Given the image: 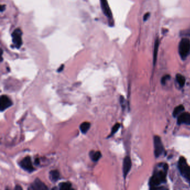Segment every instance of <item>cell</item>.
<instances>
[{
  "mask_svg": "<svg viewBox=\"0 0 190 190\" xmlns=\"http://www.w3.org/2000/svg\"><path fill=\"white\" fill-rule=\"evenodd\" d=\"M178 52L182 60L186 59L190 53V40L188 38H183L180 41L178 46Z\"/></svg>",
  "mask_w": 190,
  "mask_h": 190,
  "instance_id": "obj_1",
  "label": "cell"
},
{
  "mask_svg": "<svg viewBox=\"0 0 190 190\" xmlns=\"http://www.w3.org/2000/svg\"><path fill=\"white\" fill-rule=\"evenodd\" d=\"M166 172L159 171L158 172L155 173L150 178V188L159 186L162 183H165L166 181Z\"/></svg>",
  "mask_w": 190,
  "mask_h": 190,
  "instance_id": "obj_2",
  "label": "cell"
},
{
  "mask_svg": "<svg viewBox=\"0 0 190 190\" xmlns=\"http://www.w3.org/2000/svg\"><path fill=\"white\" fill-rule=\"evenodd\" d=\"M178 168L182 176L190 181V167L187 164L186 159L183 157H180L179 159Z\"/></svg>",
  "mask_w": 190,
  "mask_h": 190,
  "instance_id": "obj_3",
  "label": "cell"
},
{
  "mask_svg": "<svg viewBox=\"0 0 190 190\" xmlns=\"http://www.w3.org/2000/svg\"><path fill=\"white\" fill-rule=\"evenodd\" d=\"M154 145L155 156L156 157H159L162 155L165 149L161 141V139L158 135H156L154 137Z\"/></svg>",
  "mask_w": 190,
  "mask_h": 190,
  "instance_id": "obj_4",
  "label": "cell"
},
{
  "mask_svg": "<svg viewBox=\"0 0 190 190\" xmlns=\"http://www.w3.org/2000/svg\"><path fill=\"white\" fill-rule=\"evenodd\" d=\"M19 165L23 170L29 173L32 172L34 171H35V168L32 163L31 159L29 156L25 157L21 161H20Z\"/></svg>",
  "mask_w": 190,
  "mask_h": 190,
  "instance_id": "obj_5",
  "label": "cell"
},
{
  "mask_svg": "<svg viewBox=\"0 0 190 190\" xmlns=\"http://www.w3.org/2000/svg\"><path fill=\"white\" fill-rule=\"evenodd\" d=\"M22 34L20 28H17L12 32V41L17 49H19L22 44Z\"/></svg>",
  "mask_w": 190,
  "mask_h": 190,
  "instance_id": "obj_6",
  "label": "cell"
},
{
  "mask_svg": "<svg viewBox=\"0 0 190 190\" xmlns=\"http://www.w3.org/2000/svg\"><path fill=\"white\" fill-rule=\"evenodd\" d=\"M11 100L7 95H2L0 98V110L1 111L6 110L12 105Z\"/></svg>",
  "mask_w": 190,
  "mask_h": 190,
  "instance_id": "obj_7",
  "label": "cell"
},
{
  "mask_svg": "<svg viewBox=\"0 0 190 190\" xmlns=\"http://www.w3.org/2000/svg\"><path fill=\"white\" fill-rule=\"evenodd\" d=\"M28 189L33 190H48V187L46 185L40 180L39 178H36L34 182L30 185Z\"/></svg>",
  "mask_w": 190,
  "mask_h": 190,
  "instance_id": "obj_8",
  "label": "cell"
},
{
  "mask_svg": "<svg viewBox=\"0 0 190 190\" xmlns=\"http://www.w3.org/2000/svg\"><path fill=\"white\" fill-rule=\"evenodd\" d=\"M132 167V161L131 158L129 156H126L123 160V172L124 178H126L129 172L130 171Z\"/></svg>",
  "mask_w": 190,
  "mask_h": 190,
  "instance_id": "obj_9",
  "label": "cell"
},
{
  "mask_svg": "<svg viewBox=\"0 0 190 190\" xmlns=\"http://www.w3.org/2000/svg\"><path fill=\"white\" fill-rule=\"evenodd\" d=\"M100 4L104 14L109 19H112V14L111 9L109 8V6L108 4L107 0H100Z\"/></svg>",
  "mask_w": 190,
  "mask_h": 190,
  "instance_id": "obj_10",
  "label": "cell"
},
{
  "mask_svg": "<svg viewBox=\"0 0 190 190\" xmlns=\"http://www.w3.org/2000/svg\"><path fill=\"white\" fill-rule=\"evenodd\" d=\"M178 124H186L190 125V113H183L178 116L177 119Z\"/></svg>",
  "mask_w": 190,
  "mask_h": 190,
  "instance_id": "obj_11",
  "label": "cell"
},
{
  "mask_svg": "<svg viewBox=\"0 0 190 190\" xmlns=\"http://www.w3.org/2000/svg\"><path fill=\"white\" fill-rule=\"evenodd\" d=\"M89 156L91 160L94 162H97L102 157V153L100 151L91 150L89 153Z\"/></svg>",
  "mask_w": 190,
  "mask_h": 190,
  "instance_id": "obj_12",
  "label": "cell"
},
{
  "mask_svg": "<svg viewBox=\"0 0 190 190\" xmlns=\"http://www.w3.org/2000/svg\"><path fill=\"white\" fill-rule=\"evenodd\" d=\"M60 177L59 172L58 170H52L49 173V178L52 182H56Z\"/></svg>",
  "mask_w": 190,
  "mask_h": 190,
  "instance_id": "obj_13",
  "label": "cell"
},
{
  "mask_svg": "<svg viewBox=\"0 0 190 190\" xmlns=\"http://www.w3.org/2000/svg\"><path fill=\"white\" fill-rule=\"evenodd\" d=\"M159 39H157L155 41L154 52H153V65H154L156 64V61H157V54L159 51Z\"/></svg>",
  "mask_w": 190,
  "mask_h": 190,
  "instance_id": "obj_14",
  "label": "cell"
},
{
  "mask_svg": "<svg viewBox=\"0 0 190 190\" xmlns=\"http://www.w3.org/2000/svg\"><path fill=\"white\" fill-rule=\"evenodd\" d=\"M91 127V123L89 122H84L80 126V129L82 133L85 134L87 133L88 131Z\"/></svg>",
  "mask_w": 190,
  "mask_h": 190,
  "instance_id": "obj_15",
  "label": "cell"
},
{
  "mask_svg": "<svg viewBox=\"0 0 190 190\" xmlns=\"http://www.w3.org/2000/svg\"><path fill=\"white\" fill-rule=\"evenodd\" d=\"M176 80H177V82L179 84V85L181 87H183L184 86V85L185 84V82H186V79H185V78L183 75L180 74H177Z\"/></svg>",
  "mask_w": 190,
  "mask_h": 190,
  "instance_id": "obj_16",
  "label": "cell"
},
{
  "mask_svg": "<svg viewBox=\"0 0 190 190\" xmlns=\"http://www.w3.org/2000/svg\"><path fill=\"white\" fill-rule=\"evenodd\" d=\"M59 189L62 190H71V184L70 182H61L59 184Z\"/></svg>",
  "mask_w": 190,
  "mask_h": 190,
  "instance_id": "obj_17",
  "label": "cell"
},
{
  "mask_svg": "<svg viewBox=\"0 0 190 190\" xmlns=\"http://www.w3.org/2000/svg\"><path fill=\"white\" fill-rule=\"evenodd\" d=\"M185 108L182 105H180L178 107H176L174 108V111H173V115L174 117H176L177 115L180 114L182 111H184Z\"/></svg>",
  "mask_w": 190,
  "mask_h": 190,
  "instance_id": "obj_18",
  "label": "cell"
},
{
  "mask_svg": "<svg viewBox=\"0 0 190 190\" xmlns=\"http://www.w3.org/2000/svg\"><path fill=\"white\" fill-rule=\"evenodd\" d=\"M120 127V124L119 123H116L115 125L112 128V130H111V135H109V137H111L112 135H114L115 133L118 131Z\"/></svg>",
  "mask_w": 190,
  "mask_h": 190,
  "instance_id": "obj_19",
  "label": "cell"
},
{
  "mask_svg": "<svg viewBox=\"0 0 190 190\" xmlns=\"http://www.w3.org/2000/svg\"><path fill=\"white\" fill-rule=\"evenodd\" d=\"M170 79V75H166L163 76L162 78V79H161V83L162 85H165L166 83L167 80Z\"/></svg>",
  "mask_w": 190,
  "mask_h": 190,
  "instance_id": "obj_20",
  "label": "cell"
},
{
  "mask_svg": "<svg viewBox=\"0 0 190 190\" xmlns=\"http://www.w3.org/2000/svg\"><path fill=\"white\" fill-rule=\"evenodd\" d=\"M120 103L122 108L124 109L125 108V99L124 98L123 96H121L120 97Z\"/></svg>",
  "mask_w": 190,
  "mask_h": 190,
  "instance_id": "obj_21",
  "label": "cell"
},
{
  "mask_svg": "<svg viewBox=\"0 0 190 190\" xmlns=\"http://www.w3.org/2000/svg\"><path fill=\"white\" fill-rule=\"evenodd\" d=\"M150 13H146V14L144 15V17H143V20H144V21H146L148 20V17H150Z\"/></svg>",
  "mask_w": 190,
  "mask_h": 190,
  "instance_id": "obj_22",
  "label": "cell"
},
{
  "mask_svg": "<svg viewBox=\"0 0 190 190\" xmlns=\"http://www.w3.org/2000/svg\"><path fill=\"white\" fill-rule=\"evenodd\" d=\"M64 65H61V67H60L58 69V72H59L60 73V72L63 71L64 69Z\"/></svg>",
  "mask_w": 190,
  "mask_h": 190,
  "instance_id": "obj_23",
  "label": "cell"
},
{
  "mask_svg": "<svg viewBox=\"0 0 190 190\" xmlns=\"http://www.w3.org/2000/svg\"><path fill=\"white\" fill-rule=\"evenodd\" d=\"M15 189L16 190H22V188L21 186H19V185H17V186L15 187Z\"/></svg>",
  "mask_w": 190,
  "mask_h": 190,
  "instance_id": "obj_24",
  "label": "cell"
},
{
  "mask_svg": "<svg viewBox=\"0 0 190 190\" xmlns=\"http://www.w3.org/2000/svg\"><path fill=\"white\" fill-rule=\"evenodd\" d=\"M39 163H40V161H39V159H36L35 161V165H38L39 164Z\"/></svg>",
  "mask_w": 190,
  "mask_h": 190,
  "instance_id": "obj_25",
  "label": "cell"
}]
</instances>
